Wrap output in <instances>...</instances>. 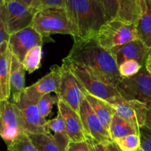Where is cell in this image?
Here are the masks:
<instances>
[{
	"instance_id": "1",
	"label": "cell",
	"mask_w": 151,
	"mask_h": 151,
	"mask_svg": "<svg viewBox=\"0 0 151 151\" xmlns=\"http://www.w3.org/2000/svg\"><path fill=\"white\" fill-rule=\"evenodd\" d=\"M73 38V46L66 58L86 69L105 83L116 87L122 78L110 50L102 47L95 37Z\"/></svg>"
},
{
	"instance_id": "2",
	"label": "cell",
	"mask_w": 151,
	"mask_h": 151,
	"mask_svg": "<svg viewBox=\"0 0 151 151\" xmlns=\"http://www.w3.org/2000/svg\"><path fill=\"white\" fill-rule=\"evenodd\" d=\"M65 10L75 37L94 38L107 22L103 8L96 0H66Z\"/></svg>"
},
{
	"instance_id": "3",
	"label": "cell",
	"mask_w": 151,
	"mask_h": 151,
	"mask_svg": "<svg viewBox=\"0 0 151 151\" xmlns=\"http://www.w3.org/2000/svg\"><path fill=\"white\" fill-rule=\"evenodd\" d=\"M30 26L42 35L44 41V38H50L52 34H65L75 36L65 8L50 7L38 10Z\"/></svg>"
},
{
	"instance_id": "4",
	"label": "cell",
	"mask_w": 151,
	"mask_h": 151,
	"mask_svg": "<svg viewBox=\"0 0 151 151\" xmlns=\"http://www.w3.org/2000/svg\"><path fill=\"white\" fill-rule=\"evenodd\" d=\"M95 38L102 47L109 50L134 40L139 39L135 24L118 19L107 21L100 28Z\"/></svg>"
},
{
	"instance_id": "5",
	"label": "cell",
	"mask_w": 151,
	"mask_h": 151,
	"mask_svg": "<svg viewBox=\"0 0 151 151\" xmlns=\"http://www.w3.org/2000/svg\"><path fill=\"white\" fill-rule=\"evenodd\" d=\"M116 88L124 98L151 106V75L145 66L134 76L122 78Z\"/></svg>"
},
{
	"instance_id": "6",
	"label": "cell",
	"mask_w": 151,
	"mask_h": 151,
	"mask_svg": "<svg viewBox=\"0 0 151 151\" xmlns=\"http://www.w3.org/2000/svg\"><path fill=\"white\" fill-rule=\"evenodd\" d=\"M62 62L70 69L88 94L104 100L120 96L116 87L105 83L83 66L68 60L66 58H63Z\"/></svg>"
},
{
	"instance_id": "7",
	"label": "cell",
	"mask_w": 151,
	"mask_h": 151,
	"mask_svg": "<svg viewBox=\"0 0 151 151\" xmlns=\"http://www.w3.org/2000/svg\"><path fill=\"white\" fill-rule=\"evenodd\" d=\"M0 13L2 14L10 35L30 26L36 11L19 0H1Z\"/></svg>"
},
{
	"instance_id": "8",
	"label": "cell",
	"mask_w": 151,
	"mask_h": 151,
	"mask_svg": "<svg viewBox=\"0 0 151 151\" xmlns=\"http://www.w3.org/2000/svg\"><path fill=\"white\" fill-rule=\"evenodd\" d=\"M62 72L58 89L55 93L58 100L79 113L80 105L87 91L70 69L62 63Z\"/></svg>"
},
{
	"instance_id": "9",
	"label": "cell",
	"mask_w": 151,
	"mask_h": 151,
	"mask_svg": "<svg viewBox=\"0 0 151 151\" xmlns=\"http://www.w3.org/2000/svg\"><path fill=\"white\" fill-rule=\"evenodd\" d=\"M0 137L7 146L24 133L20 110L9 100L1 102Z\"/></svg>"
},
{
	"instance_id": "10",
	"label": "cell",
	"mask_w": 151,
	"mask_h": 151,
	"mask_svg": "<svg viewBox=\"0 0 151 151\" xmlns=\"http://www.w3.org/2000/svg\"><path fill=\"white\" fill-rule=\"evenodd\" d=\"M114 109L116 114L139 130L145 124L147 105L134 100H127L122 96L106 100Z\"/></svg>"
},
{
	"instance_id": "11",
	"label": "cell",
	"mask_w": 151,
	"mask_h": 151,
	"mask_svg": "<svg viewBox=\"0 0 151 151\" xmlns=\"http://www.w3.org/2000/svg\"><path fill=\"white\" fill-rule=\"evenodd\" d=\"M44 38L32 26L11 34L8 41L12 55L23 62L27 53L36 46H42Z\"/></svg>"
},
{
	"instance_id": "12",
	"label": "cell",
	"mask_w": 151,
	"mask_h": 151,
	"mask_svg": "<svg viewBox=\"0 0 151 151\" xmlns=\"http://www.w3.org/2000/svg\"><path fill=\"white\" fill-rule=\"evenodd\" d=\"M22 114L24 133L26 134H48L46 131L45 125L47 120L41 113L38 104L29 102L24 94L16 103Z\"/></svg>"
},
{
	"instance_id": "13",
	"label": "cell",
	"mask_w": 151,
	"mask_h": 151,
	"mask_svg": "<svg viewBox=\"0 0 151 151\" xmlns=\"http://www.w3.org/2000/svg\"><path fill=\"white\" fill-rule=\"evenodd\" d=\"M62 67L57 65L51 67V71L47 75L32 85L26 87L24 94L29 102L38 104L39 99L43 95L52 92H57L61 78Z\"/></svg>"
},
{
	"instance_id": "14",
	"label": "cell",
	"mask_w": 151,
	"mask_h": 151,
	"mask_svg": "<svg viewBox=\"0 0 151 151\" xmlns=\"http://www.w3.org/2000/svg\"><path fill=\"white\" fill-rule=\"evenodd\" d=\"M79 115L83 125L86 135H88L98 142L113 141L109 131L103 125L86 98L80 105Z\"/></svg>"
},
{
	"instance_id": "15",
	"label": "cell",
	"mask_w": 151,
	"mask_h": 151,
	"mask_svg": "<svg viewBox=\"0 0 151 151\" xmlns=\"http://www.w3.org/2000/svg\"><path fill=\"white\" fill-rule=\"evenodd\" d=\"M114 57L118 66L125 60H137L142 66L145 64L146 60L151 52V50L140 39L134 40L122 45L117 46L110 50Z\"/></svg>"
},
{
	"instance_id": "16",
	"label": "cell",
	"mask_w": 151,
	"mask_h": 151,
	"mask_svg": "<svg viewBox=\"0 0 151 151\" xmlns=\"http://www.w3.org/2000/svg\"><path fill=\"white\" fill-rule=\"evenodd\" d=\"M58 109L66 125V134L69 141L74 142L86 141V134L79 114L71 109L62 100H58Z\"/></svg>"
},
{
	"instance_id": "17",
	"label": "cell",
	"mask_w": 151,
	"mask_h": 151,
	"mask_svg": "<svg viewBox=\"0 0 151 151\" xmlns=\"http://www.w3.org/2000/svg\"><path fill=\"white\" fill-rule=\"evenodd\" d=\"M38 151H66L69 139L67 135L27 134Z\"/></svg>"
},
{
	"instance_id": "18",
	"label": "cell",
	"mask_w": 151,
	"mask_h": 151,
	"mask_svg": "<svg viewBox=\"0 0 151 151\" xmlns=\"http://www.w3.org/2000/svg\"><path fill=\"white\" fill-rule=\"evenodd\" d=\"M12 52L8 41L0 45V100H9L10 97V77L11 69Z\"/></svg>"
},
{
	"instance_id": "19",
	"label": "cell",
	"mask_w": 151,
	"mask_h": 151,
	"mask_svg": "<svg viewBox=\"0 0 151 151\" xmlns=\"http://www.w3.org/2000/svg\"><path fill=\"white\" fill-rule=\"evenodd\" d=\"M25 69L22 62L12 55L10 77V97L13 103L20 99L25 89Z\"/></svg>"
},
{
	"instance_id": "20",
	"label": "cell",
	"mask_w": 151,
	"mask_h": 151,
	"mask_svg": "<svg viewBox=\"0 0 151 151\" xmlns=\"http://www.w3.org/2000/svg\"><path fill=\"white\" fill-rule=\"evenodd\" d=\"M117 4L116 19L137 26L142 12V0H117Z\"/></svg>"
},
{
	"instance_id": "21",
	"label": "cell",
	"mask_w": 151,
	"mask_h": 151,
	"mask_svg": "<svg viewBox=\"0 0 151 151\" xmlns=\"http://www.w3.org/2000/svg\"><path fill=\"white\" fill-rule=\"evenodd\" d=\"M84 97L88 101L91 109L96 114L97 117L103 123L105 128L109 131L111 122L114 115L116 114L114 109L106 100L96 97L91 94L86 93Z\"/></svg>"
},
{
	"instance_id": "22",
	"label": "cell",
	"mask_w": 151,
	"mask_h": 151,
	"mask_svg": "<svg viewBox=\"0 0 151 151\" xmlns=\"http://www.w3.org/2000/svg\"><path fill=\"white\" fill-rule=\"evenodd\" d=\"M141 17L137 24L139 39L151 50V0H142Z\"/></svg>"
},
{
	"instance_id": "23",
	"label": "cell",
	"mask_w": 151,
	"mask_h": 151,
	"mask_svg": "<svg viewBox=\"0 0 151 151\" xmlns=\"http://www.w3.org/2000/svg\"><path fill=\"white\" fill-rule=\"evenodd\" d=\"M109 132L112 140L122 138L131 134H139V130L136 128L132 124L115 114L111 122Z\"/></svg>"
},
{
	"instance_id": "24",
	"label": "cell",
	"mask_w": 151,
	"mask_h": 151,
	"mask_svg": "<svg viewBox=\"0 0 151 151\" xmlns=\"http://www.w3.org/2000/svg\"><path fill=\"white\" fill-rule=\"evenodd\" d=\"M42 57V46H36L31 49L25 55L22 64L25 70L29 73H32L41 66Z\"/></svg>"
},
{
	"instance_id": "25",
	"label": "cell",
	"mask_w": 151,
	"mask_h": 151,
	"mask_svg": "<svg viewBox=\"0 0 151 151\" xmlns=\"http://www.w3.org/2000/svg\"><path fill=\"white\" fill-rule=\"evenodd\" d=\"M122 151H137L141 146L139 134H131L114 140Z\"/></svg>"
},
{
	"instance_id": "26",
	"label": "cell",
	"mask_w": 151,
	"mask_h": 151,
	"mask_svg": "<svg viewBox=\"0 0 151 151\" xmlns=\"http://www.w3.org/2000/svg\"><path fill=\"white\" fill-rule=\"evenodd\" d=\"M7 151H38L26 133H22L7 146Z\"/></svg>"
},
{
	"instance_id": "27",
	"label": "cell",
	"mask_w": 151,
	"mask_h": 151,
	"mask_svg": "<svg viewBox=\"0 0 151 151\" xmlns=\"http://www.w3.org/2000/svg\"><path fill=\"white\" fill-rule=\"evenodd\" d=\"M86 142L89 151H122L114 141L98 142L90 136L86 135Z\"/></svg>"
},
{
	"instance_id": "28",
	"label": "cell",
	"mask_w": 151,
	"mask_h": 151,
	"mask_svg": "<svg viewBox=\"0 0 151 151\" xmlns=\"http://www.w3.org/2000/svg\"><path fill=\"white\" fill-rule=\"evenodd\" d=\"M45 129L48 134H51L52 131V132L54 133V134L67 135L64 119L62 117L61 114L59 111H58V115L55 118L47 121Z\"/></svg>"
},
{
	"instance_id": "29",
	"label": "cell",
	"mask_w": 151,
	"mask_h": 151,
	"mask_svg": "<svg viewBox=\"0 0 151 151\" xmlns=\"http://www.w3.org/2000/svg\"><path fill=\"white\" fill-rule=\"evenodd\" d=\"M118 67L121 77L123 78H128L137 75L142 66L137 60H128L121 63Z\"/></svg>"
},
{
	"instance_id": "30",
	"label": "cell",
	"mask_w": 151,
	"mask_h": 151,
	"mask_svg": "<svg viewBox=\"0 0 151 151\" xmlns=\"http://www.w3.org/2000/svg\"><path fill=\"white\" fill-rule=\"evenodd\" d=\"M58 98L57 96H52L51 93L43 95L38 102V106L44 117H47L51 113L52 109L55 104H57Z\"/></svg>"
},
{
	"instance_id": "31",
	"label": "cell",
	"mask_w": 151,
	"mask_h": 151,
	"mask_svg": "<svg viewBox=\"0 0 151 151\" xmlns=\"http://www.w3.org/2000/svg\"><path fill=\"white\" fill-rule=\"evenodd\" d=\"M103 8L106 20L110 21L116 18L118 10L117 0H96Z\"/></svg>"
},
{
	"instance_id": "32",
	"label": "cell",
	"mask_w": 151,
	"mask_h": 151,
	"mask_svg": "<svg viewBox=\"0 0 151 151\" xmlns=\"http://www.w3.org/2000/svg\"><path fill=\"white\" fill-rule=\"evenodd\" d=\"M141 146L137 151H151V128L144 125L139 128Z\"/></svg>"
},
{
	"instance_id": "33",
	"label": "cell",
	"mask_w": 151,
	"mask_h": 151,
	"mask_svg": "<svg viewBox=\"0 0 151 151\" xmlns=\"http://www.w3.org/2000/svg\"><path fill=\"white\" fill-rule=\"evenodd\" d=\"M65 1L66 0H38L37 11L50 7L65 8Z\"/></svg>"
},
{
	"instance_id": "34",
	"label": "cell",
	"mask_w": 151,
	"mask_h": 151,
	"mask_svg": "<svg viewBox=\"0 0 151 151\" xmlns=\"http://www.w3.org/2000/svg\"><path fill=\"white\" fill-rule=\"evenodd\" d=\"M66 151H89L86 142H74L69 141L66 147Z\"/></svg>"
},
{
	"instance_id": "35",
	"label": "cell",
	"mask_w": 151,
	"mask_h": 151,
	"mask_svg": "<svg viewBox=\"0 0 151 151\" xmlns=\"http://www.w3.org/2000/svg\"><path fill=\"white\" fill-rule=\"evenodd\" d=\"M10 36V35L7 32L4 17L0 13V45L5 41H8Z\"/></svg>"
},
{
	"instance_id": "36",
	"label": "cell",
	"mask_w": 151,
	"mask_h": 151,
	"mask_svg": "<svg viewBox=\"0 0 151 151\" xmlns=\"http://www.w3.org/2000/svg\"><path fill=\"white\" fill-rule=\"evenodd\" d=\"M21 2L23 3L29 8L32 9L37 12V4H38V0H19Z\"/></svg>"
},
{
	"instance_id": "37",
	"label": "cell",
	"mask_w": 151,
	"mask_h": 151,
	"mask_svg": "<svg viewBox=\"0 0 151 151\" xmlns=\"http://www.w3.org/2000/svg\"><path fill=\"white\" fill-rule=\"evenodd\" d=\"M145 125L151 128V106H147V114Z\"/></svg>"
},
{
	"instance_id": "38",
	"label": "cell",
	"mask_w": 151,
	"mask_h": 151,
	"mask_svg": "<svg viewBox=\"0 0 151 151\" xmlns=\"http://www.w3.org/2000/svg\"><path fill=\"white\" fill-rule=\"evenodd\" d=\"M145 67L146 68V69L148 71L149 73L151 75V52L148 55V57H147V60H146L145 64Z\"/></svg>"
},
{
	"instance_id": "39",
	"label": "cell",
	"mask_w": 151,
	"mask_h": 151,
	"mask_svg": "<svg viewBox=\"0 0 151 151\" xmlns=\"http://www.w3.org/2000/svg\"><path fill=\"white\" fill-rule=\"evenodd\" d=\"M0 108H1V100H0ZM0 119H1V111H0Z\"/></svg>"
},
{
	"instance_id": "40",
	"label": "cell",
	"mask_w": 151,
	"mask_h": 151,
	"mask_svg": "<svg viewBox=\"0 0 151 151\" xmlns=\"http://www.w3.org/2000/svg\"><path fill=\"white\" fill-rule=\"evenodd\" d=\"M0 7H1V1H0Z\"/></svg>"
},
{
	"instance_id": "41",
	"label": "cell",
	"mask_w": 151,
	"mask_h": 151,
	"mask_svg": "<svg viewBox=\"0 0 151 151\" xmlns=\"http://www.w3.org/2000/svg\"><path fill=\"white\" fill-rule=\"evenodd\" d=\"M1 1V0H0V1Z\"/></svg>"
}]
</instances>
